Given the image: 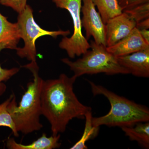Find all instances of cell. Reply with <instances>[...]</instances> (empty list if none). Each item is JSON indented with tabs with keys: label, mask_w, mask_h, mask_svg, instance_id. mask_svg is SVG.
Returning <instances> with one entry per match:
<instances>
[{
	"label": "cell",
	"mask_w": 149,
	"mask_h": 149,
	"mask_svg": "<svg viewBox=\"0 0 149 149\" xmlns=\"http://www.w3.org/2000/svg\"><path fill=\"white\" fill-rule=\"evenodd\" d=\"M121 129L130 141H137L146 149L149 148V123L140 122L130 127H122Z\"/></svg>",
	"instance_id": "obj_13"
},
{
	"label": "cell",
	"mask_w": 149,
	"mask_h": 149,
	"mask_svg": "<svg viewBox=\"0 0 149 149\" xmlns=\"http://www.w3.org/2000/svg\"><path fill=\"white\" fill-rule=\"evenodd\" d=\"M125 12L136 22L149 18V2L136 6L132 8L124 10Z\"/></svg>",
	"instance_id": "obj_17"
},
{
	"label": "cell",
	"mask_w": 149,
	"mask_h": 149,
	"mask_svg": "<svg viewBox=\"0 0 149 149\" xmlns=\"http://www.w3.org/2000/svg\"><path fill=\"white\" fill-rule=\"evenodd\" d=\"M14 94L10 96L6 100L0 104V126L8 127L12 131L13 135L16 137L19 136L12 118L8 110V106L13 97Z\"/></svg>",
	"instance_id": "obj_16"
},
{
	"label": "cell",
	"mask_w": 149,
	"mask_h": 149,
	"mask_svg": "<svg viewBox=\"0 0 149 149\" xmlns=\"http://www.w3.org/2000/svg\"><path fill=\"white\" fill-rule=\"evenodd\" d=\"M105 24L111 19L122 13L117 0H92Z\"/></svg>",
	"instance_id": "obj_14"
},
{
	"label": "cell",
	"mask_w": 149,
	"mask_h": 149,
	"mask_svg": "<svg viewBox=\"0 0 149 149\" xmlns=\"http://www.w3.org/2000/svg\"><path fill=\"white\" fill-rule=\"evenodd\" d=\"M83 5L81 12L83 13L81 19L82 27L86 32L87 40L93 37L95 42L107 47L106 41L105 24L101 16L96 10L95 6L92 0H82Z\"/></svg>",
	"instance_id": "obj_7"
},
{
	"label": "cell",
	"mask_w": 149,
	"mask_h": 149,
	"mask_svg": "<svg viewBox=\"0 0 149 149\" xmlns=\"http://www.w3.org/2000/svg\"><path fill=\"white\" fill-rule=\"evenodd\" d=\"M107 48L110 53L118 57L149 49V44L141 36L139 29L135 27L127 37Z\"/></svg>",
	"instance_id": "obj_10"
},
{
	"label": "cell",
	"mask_w": 149,
	"mask_h": 149,
	"mask_svg": "<svg viewBox=\"0 0 149 149\" xmlns=\"http://www.w3.org/2000/svg\"><path fill=\"white\" fill-rule=\"evenodd\" d=\"M27 2V0H0V4L11 8L19 13L25 8Z\"/></svg>",
	"instance_id": "obj_19"
},
{
	"label": "cell",
	"mask_w": 149,
	"mask_h": 149,
	"mask_svg": "<svg viewBox=\"0 0 149 149\" xmlns=\"http://www.w3.org/2000/svg\"><path fill=\"white\" fill-rule=\"evenodd\" d=\"M77 77L61 74L57 79L43 80L41 91L42 115L51 125L53 136L63 133L70 121L74 118H83L92 110L81 103L73 91Z\"/></svg>",
	"instance_id": "obj_1"
},
{
	"label": "cell",
	"mask_w": 149,
	"mask_h": 149,
	"mask_svg": "<svg viewBox=\"0 0 149 149\" xmlns=\"http://www.w3.org/2000/svg\"><path fill=\"white\" fill-rule=\"evenodd\" d=\"M57 7L65 9L70 13L74 30L70 37H65L59 43L60 48L66 51L70 58L80 56L90 49V44L83 35L80 17L82 0H52Z\"/></svg>",
	"instance_id": "obj_6"
},
{
	"label": "cell",
	"mask_w": 149,
	"mask_h": 149,
	"mask_svg": "<svg viewBox=\"0 0 149 149\" xmlns=\"http://www.w3.org/2000/svg\"><path fill=\"white\" fill-rule=\"evenodd\" d=\"M20 39L17 23L10 22L0 13V44L5 49L16 50Z\"/></svg>",
	"instance_id": "obj_11"
},
{
	"label": "cell",
	"mask_w": 149,
	"mask_h": 149,
	"mask_svg": "<svg viewBox=\"0 0 149 149\" xmlns=\"http://www.w3.org/2000/svg\"><path fill=\"white\" fill-rule=\"evenodd\" d=\"M20 38L24 40L23 48H17V54L22 58H26L31 62H36L37 51L35 42L43 36L56 38L58 36L66 37L70 34L69 30L50 31L42 29L36 23L33 17V10L29 5L19 13L17 22Z\"/></svg>",
	"instance_id": "obj_5"
},
{
	"label": "cell",
	"mask_w": 149,
	"mask_h": 149,
	"mask_svg": "<svg viewBox=\"0 0 149 149\" xmlns=\"http://www.w3.org/2000/svg\"><path fill=\"white\" fill-rule=\"evenodd\" d=\"M5 49L4 46L0 44V52L2 50ZM19 71V69L17 68H14L11 69H4L0 65V96L2 95L6 90V86L3 83L6 82Z\"/></svg>",
	"instance_id": "obj_18"
},
{
	"label": "cell",
	"mask_w": 149,
	"mask_h": 149,
	"mask_svg": "<svg viewBox=\"0 0 149 149\" xmlns=\"http://www.w3.org/2000/svg\"><path fill=\"white\" fill-rule=\"evenodd\" d=\"M90 50L83 54L82 58L74 61L64 58L61 61L69 67L77 77L84 74L104 73L108 75L130 74L129 71L120 65L117 57L107 50V47L91 40Z\"/></svg>",
	"instance_id": "obj_4"
},
{
	"label": "cell",
	"mask_w": 149,
	"mask_h": 149,
	"mask_svg": "<svg viewBox=\"0 0 149 149\" xmlns=\"http://www.w3.org/2000/svg\"><path fill=\"white\" fill-rule=\"evenodd\" d=\"M122 10L149 2V0H117Z\"/></svg>",
	"instance_id": "obj_20"
},
{
	"label": "cell",
	"mask_w": 149,
	"mask_h": 149,
	"mask_svg": "<svg viewBox=\"0 0 149 149\" xmlns=\"http://www.w3.org/2000/svg\"><path fill=\"white\" fill-rule=\"evenodd\" d=\"M117 59L130 74L137 77H149V49L118 56Z\"/></svg>",
	"instance_id": "obj_9"
},
{
	"label": "cell",
	"mask_w": 149,
	"mask_h": 149,
	"mask_svg": "<svg viewBox=\"0 0 149 149\" xmlns=\"http://www.w3.org/2000/svg\"><path fill=\"white\" fill-rule=\"evenodd\" d=\"M141 36L147 43L149 44V31L148 29H139Z\"/></svg>",
	"instance_id": "obj_22"
},
{
	"label": "cell",
	"mask_w": 149,
	"mask_h": 149,
	"mask_svg": "<svg viewBox=\"0 0 149 149\" xmlns=\"http://www.w3.org/2000/svg\"><path fill=\"white\" fill-rule=\"evenodd\" d=\"M136 28L139 29H147L149 28V18L144 19L136 24Z\"/></svg>",
	"instance_id": "obj_21"
},
{
	"label": "cell",
	"mask_w": 149,
	"mask_h": 149,
	"mask_svg": "<svg viewBox=\"0 0 149 149\" xmlns=\"http://www.w3.org/2000/svg\"><path fill=\"white\" fill-rule=\"evenodd\" d=\"M60 134L56 136L47 137L45 133H43L40 138L31 143L24 145L17 143L13 138H10L6 142V147L10 149H53L58 148L61 146L59 142Z\"/></svg>",
	"instance_id": "obj_12"
},
{
	"label": "cell",
	"mask_w": 149,
	"mask_h": 149,
	"mask_svg": "<svg viewBox=\"0 0 149 149\" xmlns=\"http://www.w3.org/2000/svg\"><path fill=\"white\" fill-rule=\"evenodd\" d=\"M136 26V22L123 12L110 19L105 24L107 47L113 45L127 37Z\"/></svg>",
	"instance_id": "obj_8"
},
{
	"label": "cell",
	"mask_w": 149,
	"mask_h": 149,
	"mask_svg": "<svg viewBox=\"0 0 149 149\" xmlns=\"http://www.w3.org/2000/svg\"><path fill=\"white\" fill-rule=\"evenodd\" d=\"M88 81L94 95L105 96L109 101L111 106L107 114L101 117H92L93 126L100 127L105 125L122 128L133 126L139 123L149 121V109L147 107L118 95L92 81Z\"/></svg>",
	"instance_id": "obj_3"
},
{
	"label": "cell",
	"mask_w": 149,
	"mask_h": 149,
	"mask_svg": "<svg viewBox=\"0 0 149 149\" xmlns=\"http://www.w3.org/2000/svg\"><path fill=\"white\" fill-rule=\"evenodd\" d=\"M23 67L32 72L33 81L27 84V90L18 105L14 95L8 106V110L17 132L27 135L43 127L40 117L42 115L41 91L44 80L39 76L37 63L31 62Z\"/></svg>",
	"instance_id": "obj_2"
},
{
	"label": "cell",
	"mask_w": 149,
	"mask_h": 149,
	"mask_svg": "<svg viewBox=\"0 0 149 149\" xmlns=\"http://www.w3.org/2000/svg\"><path fill=\"white\" fill-rule=\"evenodd\" d=\"M92 110L89 111L85 114V128L83 136L78 142H77L71 149H87L86 142L96 138L98 134L100 127L93 126L92 124Z\"/></svg>",
	"instance_id": "obj_15"
}]
</instances>
